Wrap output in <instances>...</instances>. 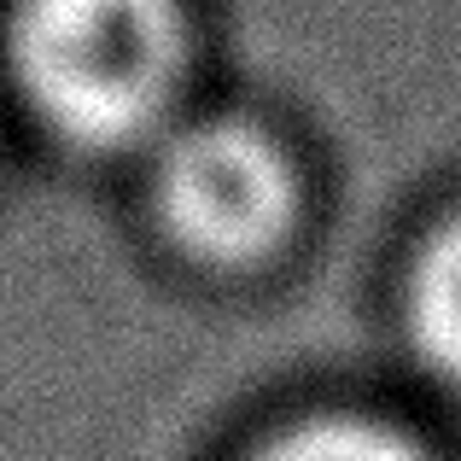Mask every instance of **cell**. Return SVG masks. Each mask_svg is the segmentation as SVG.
<instances>
[{
  "instance_id": "cell-1",
  "label": "cell",
  "mask_w": 461,
  "mask_h": 461,
  "mask_svg": "<svg viewBox=\"0 0 461 461\" xmlns=\"http://www.w3.org/2000/svg\"><path fill=\"white\" fill-rule=\"evenodd\" d=\"M6 47L47 129L77 147H123L164 117L187 30L176 0H18Z\"/></svg>"
},
{
  "instance_id": "cell-2",
  "label": "cell",
  "mask_w": 461,
  "mask_h": 461,
  "mask_svg": "<svg viewBox=\"0 0 461 461\" xmlns=\"http://www.w3.org/2000/svg\"><path fill=\"white\" fill-rule=\"evenodd\" d=\"M293 169L281 147L246 123H199L158 164V211L204 263H258L293 228Z\"/></svg>"
},
{
  "instance_id": "cell-3",
  "label": "cell",
  "mask_w": 461,
  "mask_h": 461,
  "mask_svg": "<svg viewBox=\"0 0 461 461\" xmlns=\"http://www.w3.org/2000/svg\"><path fill=\"white\" fill-rule=\"evenodd\" d=\"M409 333L438 374L461 380V216L438 228L409 281Z\"/></svg>"
},
{
  "instance_id": "cell-4",
  "label": "cell",
  "mask_w": 461,
  "mask_h": 461,
  "mask_svg": "<svg viewBox=\"0 0 461 461\" xmlns=\"http://www.w3.org/2000/svg\"><path fill=\"white\" fill-rule=\"evenodd\" d=\"M258 461H420L397 432L362 427V420H315L293 438L269 444Z\"/></svg>"
}]
</instances>
